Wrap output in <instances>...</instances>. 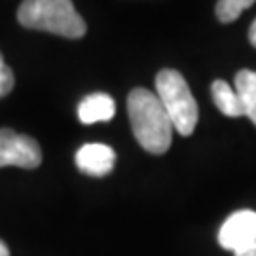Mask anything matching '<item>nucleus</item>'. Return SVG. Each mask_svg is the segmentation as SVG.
<instances>
[{
	"label": "nucleus",
	"mask_w": 256,
	"mask_h": 256,
	"mask_svg": "<svg viewBox=\"0 0 256 256\" xmlns=\"http://www.w3.org/2000/svg\"><path fill=\"white\" fill-rule=\"evenodd\" d=\"M128 112L138 144L150 154H165L174 129L158 95L144 88H135L128 97Z\"/></svg>",
	"instance_id": "nucleus-1"
},
{
	"label": "nucleus",
	"mask_w": 256,
	"mask_h": 256,
	"mask_svg": "<svg viewBox=\"0 0 256 256\" xmlns=\"http://www.w3.org/2000/svg\"><path fill=\"white\" fill-rule=\"evenodd\" d=\"M18 21L25 28L46 30L64 38H82L88 32V25L72 0H23Z\"/></svg>",
	"instance_id": "nucleus-2"
},
{
	"label": "nucleus",
	"mask_w": 256,
	"mask_h": 256,
	"mask_svg": "<svg viewBox=\"0 0 256 256\" xmlns=\"http://www.w3.org/2000/svg\"><path fill=\"white\" fill-rule=\"evenodd\" d=\"M156 95L164 104L174 131L182 137L192 135L200 120V108L182 74L173 68L160 70L156 76Z\"/></svg>",
	"instance_id": "nucleus-3"
},
{
	"label": "nucleus",
	"mask_w": 256,
	"mask_h": 256,
	"mask_svg": "<svg viewBox=\"0 0 256 256\" xmlns=\"http://www.w3.org/2000/svg\"><path fill=\"white\" fill-rule=\"evenodd\" d=\"M218 243L234 256H256V212L243 209L234 212L220 226Z\"/></svg>",
	"instance_id": "nucleus-4"
},
{
	"label": "nucleus",
	"mask_w": 256,
	"mask_h": 256,
	"mask_svg": "<svg viewBox=\"0 0 256 256\" xmlns=\"http://www.w3.org/2000/svg\"><path fill=\"white\" fill-rule=\"evenodd\" d=\"M42 164V150L32 137L14 129H0V167L16 165L21 169H36Z\"/></svg>",
	"instance_id": "nucleus-5"
},
{
	"label": "nucleus",
	"mask_w": 256,
	"mask_h": 256,
	"mask_svg": "<svg viewBox=\"0 0 256 256\" xmlns=\"http://www.w3.org/2000/svg\"><path fill=\"white\" fill-rule=\"evenodd\" d=\"M114 164H116V152L101 142L84 144L76 152V167L84 174H90V176L108 174L114 169Z\"/></svg>",
	"instance_id": "nucleus-6"
},
{
	"label": "nucleus",
	"mask_w": 256,
	"mask_h": 256,
	"mask_svg": "<svg viewBox=\"0 0 256 256\" xmlns=\"http://www.w3.org/2000/svg\"><path fill=\"white\" fill-rule=\"evenodd\" d=\"M116 114V102L106 93H92L78 104V118L86 126L97 122H108Z\"/></svg>",
	"instance_id": "nucleus-7"
},
{
	"label": "nucleus",
	"mask_w": 256,
	"mask_h": 256,
	"mask_svg": "<svg viewBox=\"0 0 256 256\" xmlns=\"http://www.w3.org/2000/svg\"><path fill=\"white\" fill-rule=\"evenodd\" d=\"M210 95H212V101L216 104V108L228 116V118H241L245 116V110L243 104L239 101L236 90L224 80H214L210 86Z\"/></svg>",
	"instance_id": "nucleus-8"
},
{
	"label": "nucleus",
	"mask_w": 256,
	"mask_h": 256,
	"mask_svg": "<svg viewBox=\"0 0 256 256\" xmlns=\"http://www.w3.org/2000/svg\"><path fill=\"white\" fill-rule=\"evenodd\" d=\"M236 93L243 104L245 116L256 126V70H239L236 74Z\"/></svg>",
	"instance_id": "nucleus-9"
},
{
	"label": "nucleus",
	"mask_w": 256,
	"mask_h": 256,
	"mask_svg": "<svg viewBox=\"0 0 256 256\" xmlns=\"http://www.w3.org/2000/svg\"><path fill=\"white\" fill-rule=\"evenodd\" d=\"M256 0H218L216 2V18L220 23H232L243 14V10L250 8Z\"/></svg>",
	"instance_id": "nucleus-10"
},
{
	"label": "nucleus",
	"mask_w": 256,
	"mask_h": 256,
	"mask_svg": "<svg viewBox=\"0 0 256 256\" xmlns=\"http://www.w3.org/2000/svg\"><path fill=\"white\" fill-rule=\"evenodd\" d=\"M14 84H16L14 72H12V68L6 64L2 54H0V99L6 97V95L14 90Z\"/></svg>",
	"instance_id": "nucleus-11"
},
{
	"label": "nucleus",
	"mask_w": 256,
	"mask_h": 256,
	"mask_svg": "<svg viewBox=\"0 0 256 256\" xmlns=\"http://www.w3.org/2000/svg\"><path fill=\"white\" fill-rule=\"evenodd\" d=\"M248 40H250V44L256 48V19L252 21L250 28H248Z\"/></svg>",
	"instance_id": "nucleus-12"
},
{
	"label": "nucleus",
	"mask_w": 256,
	"mask_h": 256,
	"mask_svg": "<svg viewBox=\"0 0 256 256\" xmlns=\"http://www.w3.org/2000/svg\"><path fill=\"white\" fill-rule=\"evenodd\" d=\"M0 256H10V250H8V247L0 241Z\"/></svg>",
	"instance_id": "nucleus-13"
}]
</instances>
